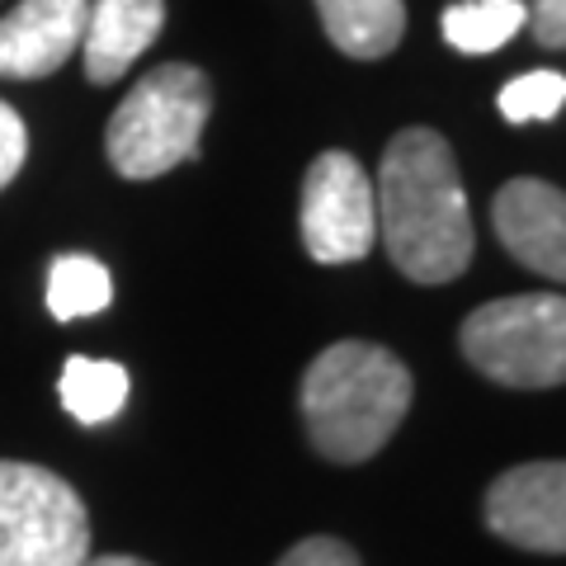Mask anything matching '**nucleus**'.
<instances>
[{"label":"nucleus","mask_w":566,"mask_h":566,"mask_svg":"<svg viewBox=\"0 0 566 566\" xmlns=\"http://www.w3.org/2000/svg\"><path fill=\"white\" fill-rule=\"evenodd\" d=\"M91 0H20L0 20V76L39 81L81 52Z\"/></svg>","instance_id":"nucleus-9"},{"label":"nucleus","mask_w":566,"mask_h":566,"mask_svg":"<svg viewBox=\"0 0 566 566\" xmlns=\"http://www.w3.org/2000/svg\"><path fill=\"white\" fill-rule=\"evenodd\" d=\"M482 520L501 543L524 553H566V458L520 463L486 486Z\"/></svg>","instance_id":"nucleus-7"},{"label":"nucleus","mask_w":566,"mask_h":566,"mask_svg":"<svg viewBox=\"0 0 566 566\" xmlns=\"http://www.w3.org/2000/svg\"><path fill=\"white\" fill-rule=\"evenodd\" d=\"M166 24V0H95L85 14V76L95 85H114L142 52L156 43Z\"/></svg>","instance_id":"nucleus-10"},{"label":"nucleus","mask_w":566,"mask_h":566,"mask_svg":"<svg viewBox=\"0 0 566 566\" xmlns=\"http://www.w3.org/2000/svg\"><path fill=\"white\" fill-rule=\"evenodd\" d=\"M463 359L501 387H562L566 382V297L515 293L476 307L458 331Z\"/></svg>","instance_id":"nucleus-4"},{"label":"nucleus","mask_w":566,"mask_h":566,"mask_svg":"<svg viewBox=\"0 0 566 566\" xmlns=\"http://www.w3.org/2000/svg\"><path fill=\"white\" fill-rule=\"evenodd\" d=\"M566 109V76L562 71H524L501 91L505 123H543Z\"/></svg>","instance_id":"nucleus-15"},{"label":"nucleus","mask_w":566,"mask_h":566,"mask_svg":"<svg viewBox=\"0 0 566 566\" xmlns=\"http://www.w3.org/2000/svg\"><path fill=\"white\" fill-rule=\"evenodd\" d=\"M495 237L524 270L566 283V193L547 180H510L491 203Z\"/></svg>","instance_id":"nucleus-8"},{"label":"nucleus","mask_w":566,"mask_h":566,"mask_svg":"<svg viewBox=\"0 0 566 566\" xmlns=\"http://www.w3.org/2000/svg\"><path fill=\"white\" fill-rule=\"evenodd\" d=\"M57 392L62 406L81 424H104L123 411L128 401V368L114 364V359H85V354H71L62 364V378H57Z\"/></svg>","instance_id":"nucleus-12"},{"label":"nucleus","mask_w":566,"mask_h":566,"mask_svg":"<svg viewBox=\"0 0 566 566\" xmlns=\"http://www.w3.org/2000/svg\"><path fill=\"white\" fill-rule=\"evenodd\" d=\"M274 566H364L359 553L345 543V538H331V534H312L303 543H293Z\"/></svg>","instance_id":"nucleus-16"},{"label":"nucleus","mask_w":566,"mask_h":566,"mask_svg":"<svg viewBox=\"0 0 566 566\" xmlns=\"http://www.w3.org/2000/svg\"><path fill=\"white\" fill-rule=\"evenodd\" d=\"M528 24L524 0H463L444 10V39L458 52H495Z\"/></svg>","instance_id":"nucleus-14"},{"label":"nucleus","mask_w":566,"mask_h":566,"mask_svg":"<svg viewBox=\"0 0 566 566\" xmlns=\"http://www.w3.org/2000/svg\"><path fill=\"white\" fill-rule=\"evenodd\" d=\"M303 245L316 264H354L378 241L374 180L349 151H322L303 180Z\"/></svg>","instance_id":"nucleus-6"},{"label":"nucleus","mask_w":566,"mask_h":566,"mask_svg":"<svg viewBox=\"0 0 566 566\" xmlns=\"http://www.w3.org/2000/svg\"><path fill=\"white\" fill-rule=\"evenodd\" d=\"M528 24L543 48H566V0H528Z\"/></svg>","instance_id":"nucleus-18"},{"label":"nucleus","mask_w":566,"mask_h":566,"mask_svg":"<svg viewBox=\"0 0 566 566\" xmlns=\"http://www.w3.org/2000/svg\"><path fill=\"white\" fill-rule=\"evenodd\" d=\"M378 237L411 283H453L472 264V212L453 147L434 128H406L387 142L374 180Z\"/></svg>","instance_id":"nucleus-1"},{"label":"nucleus","mask_w":566,"mask_h":566,"mask_svg":"<svg viewBox=\"0 0 566 566\" xmlns=\"http://www.w3.org/2000/svg\"><path fill=\"white\" fill-rule=\"evenodd\" d=\"M208 109L212 91L199 66L166 62L147 71L109 118V133H104L109 166L123 180H156V175L193 161Z\"/></svg>","instance_id":"nucleus-3"},{"label":"nucleus","mask_w":566,"mask_h":566,"mask_svg":"<svg viewBox=\"0 0 566 566\" xmlns=\"http://www.w3.org/2000/svg\"><path fill=\"white\" fill-rule=\"evenodd\" d=\"M24 151H29V133H24V118L0 99V189H6L14 175L24 166Z\"/></svg>","instance_id":"nucleus-17"},{"label":"nucleus","mask_w":566,"mask_h":566,"mask_svg":"<svg viewBox=\"0 0 566 566\" xmlns=\"http://www.w3.org/2000/svg\"><path fill=\"white\" fill-rule=\"evenodd\" d=\"M85 566H151V562H142V557H118V553H109V557H85Z\"/></svg>","instance_id":"nucleus-19"},{"label":"nucleus","mask_w":566,"mask_h":566,"mask_svg":"<svg viewBox=\"0 0 566 566\" xmlns=\"http://www.w3.org/2000/svg\"><path fill=\"white\" fill-rule=\"evenodd\" d=\"M114 279L95 255H57L48 270V312L57 322H81L109 307Z\"/></svg>","instance_id":"nucleus-13"},{"label":"nucleus","mask_w":566,"mask_h":566,"mask_svg":"<svg viewBox=\"0 0 566 566\" xmlns=\"http://www.w3.org/2000/svg\"><path fill=\"white\" fill-rule=\"evenodd\" d=\"M316 14H322L331 43L359 62L387 57L406 33L401 0H316Z\"/></svg>","instance_id":"nucleus-11"},{"label":"nucleus","mask_w":566,"mask_h":566,"mask_svg":"<svg viewBox=\"0 0 566 566\" xmlns=\"http://www.w3.org/2000/svg\"><path fill=\"white\" fill-rule=\"evenodd\" d=\"M91 515L66 476L0 458V566H85Z\"/></svg>","instance_id":"nucleus-5"},{"label":"nucleus","mask_w":566,"mask_h":566,"mask_svg":"<svg viewBox=\"0 0 566 566\" xmlns=\"http://www.w3.org/2000/svg\"><path fill=\"white\" fill-rule=\"evenodd\" d=\"M416 382L392 349L374 340H335L303 374V424L326 463H368L401 430Z\"/></svg>","instance_id":"nucleus-2"}]
</instances>
